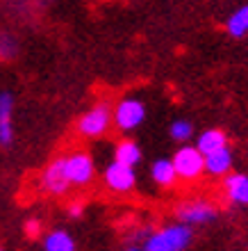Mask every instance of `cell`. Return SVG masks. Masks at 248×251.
I'll return each mask as SVG.
<instances>
[{"label":"cell","mask_w":248,"mask_h":251,"mask_svg":"<svg viewBox=\"0 0 248 251\" xmlns=\"http://www.w3.org/2000/svg\"><path fill=\"white\" fill-rule=\"evenodd\" d=\"M194 242V228L187 224H166L146 235L141 249L144 251H187Z\"/></svg>","instance_id":"cell-1"},{"label":"cell","mask_w":248,"mask_h":251,"mask_svg":"<svg viewBox=\"0 0 248 251\" xmlns=\"http://www.w3.org/2000/svg\"><path fill=\"white\" fill-rule=\"evenodd\" d=\"M112 110H114V105H112L110 100L93 103L78 119V124H75L78 135L85 139H98L103 135H107L112 128Z\"/></svg>","instance_id":"cell-2"},{"label":"cell","mask_w":248,"mask_h":251,"mask_svg":"<svg viewBox=\"0 0 248 251\" xmlns=\"http://www.w3.org/2000/svg\"><path fill=\"white\" fill-rule=\"evenodd\" d=\"M171 162H173L178 180L196 183V180H201L205 176V155L194 144H182L173 153Z\"/></svg>","instance_id":"cell-3"},{"label":"cell","mask_w":248,"mask_h":251,"mask_svg":"<svg viewBox=\"0 0 248 251\" xmlns=\"http://www.w3.org/2000/svg\"><path fill=\"white\" fill-rule=\"evenodd\" d=\"M146 103L137 96H125L112 110V124L121 132H132L146 121Z\"/></svg>","instance_id":"cell-4"},{"label":"cell","mask_w":248,"mask_h":251,"mask_svg":"<svg viewBox=\"0 0 248 251\" xmlns=\"http://www.w3.org/2000/svg\"><path fill=\"white\" fill-rule=\"evenodd\" d=\"M176 217L180 224L187 226H205L212 224L216 217H219V208L216 203H212L209 199L198 197V199H189V201H182V203L176 208Z\"/></svg>","instance_id":"cell-5"},{"label":"cell","mask_w":248,"mask_h":251,"mask_svg":"<svg viewBox=\"0 0 248 251\" xmlns=\"http://www.w3.org/2000/svg\"><path fill=\"white\" fill-rule=\"evenodd\" d=\"M64 169L71 187H87L96 178V162L87 151L64 153Z\"/></svg>","instance_id":"cell-6"},{"label":"cell","mask_w":248,"mask_h":251,"mask_svg":"<svg viewBox=\"0 0 248 251\" xmlns=\"http://www.w3.org/2000/svg\"><path fill=\"white\" fill-rule=\"evenodd\" d=\"M39 187L41 192H46L50 197H64L66 192L71 190V183L66 178L64 169V155H57L44 167V172L39 176Z\"/></svg>","instance_id":"cell-7"},{"label":"cell","mask_w":248,"mask_h":251,"mask_svg":"<svg viewBox=\"0 0 248 251\" xmlns=\"http://www.w3.org/2000/svg\"><path fill=\"white\" fill-rule=\"evenodd\" d=\"M103 183L107 190L116 192V194H128L137 185V172H135V167L121 165L116 160H112L103 169Z\"/></svg>","instance_id":"cell-8"},{"label":"cell","mask_w":248,"mask_h":251,"mask_svg":"<svg viewBox=\"0 0 248 251\" xmlns=\"http://www.w3.org/2000/svg\"><path fill=\"white\" fill-rule=\"evenodd\" d=\"M221 190L225 201L239 208H248V174L246 172H230L221 178Z\"/></svg>","instance_id":"cell-9"},{"label":"cell","mask_w":248,"mask_h":251,"mask_svg":"<svg viewBox=\"0 0 248 251\" xmlns=\"http://www.w3.org/2000/svg\"><path fill=\"white\" fill-rule=\"evenodd\" d=\"M232 167H235V153H232L230 144L205 155V174L212 176V178H223V176H228V174L232 172Z\"/></svg>","instance_id":"cell-10"},{"label":"cell","mask_w":248,"mask_h":251,"mask_svg":"<svg viewBox=\"0 0 248 251\" xmlns=\"http://www.w3.org/2000/svg\"><path fill=\"white\" fill-rule=\"evenodd\" d=\"M14 142V96L12 92H0V146H12Z\"/></svg>","instance_id":"cell-11"},{"label":"cell","mask_w":248,"mask_h":251,"mask_svg":"<svg viewBox=\"0 0 248 251\" xmlns=\"http://www.w3.org/2000/svg\"><path fill=\"white\" fill-rule=\"evenodd\" d=\"M150 178L153 183L159 187H173L178 183L176 169H173V162L171 158H157L153 165H150Z\"/></svg>","instance_id":"cell-12"},{"label":"cell","mask_w":248,"mask_h":251,"mask_svg":"<svg viewBox=\"0 0 248 251\" xmlns=\"http://www.w3.org/2000/svg\"><path fill=\"white\" fill-rule=\"evenodd\" d=\"M194 146H196L203 155H207V153L219 151L223 146H228V135H225L221 128H207V130H203L196 137V144Z\"/></svg>","instance_id":"cell-13"},{"label":"cell","mask_w":248,"mask_h":251,"mask_svg":"<svg viewBox=\"0 0 248 251\" xmlns=\"http://www.w3.org/2000/svg\"><path fill=\"white\" fill-rule=\"evenodd\" d=\"M144 158V151L141 146L135 142V139H121L116 146H114V160L121 162V165H128V167H137Z\"/></svg>","instance_id":"cell-14"},{"label":"cell","mask_w":248,"mask_h":251,"mask_svg":"<svg viewBox=\"0 0 248 251\" xmlns=\"http://www.w3.org/2000/svg\"><path fill=\"white\" fill-rule=\"evenodd\" d=\"M41 245H44V251H75L78 249L73 235L68 231H64V228H55V231L46 233Z\"/></svg>","instance_id":"cell-15"},{"label":"cell","mask_w":248,"mask_h":251,"mask_svg":"<svg viewBox=\"0 0 248 251\" xmlns=\"http://www.w3.org/2000/svg\"><path fill=\"white\" fill-rule=\"evenodd\" d=\"M225 32L232 37V39H242L248 34V5L237 7L235 12L228 16L225 21Z\"/></svg>","instance_id":"cell-16"},{"label":"cell","mask_w":248,"mask_h":251,"mask_svg":"<svg viewBox=\"0 0 248 251\" xmlns=\"http://www.w3.org/2000/svg\"><path fill=\"white\" fill-rule=\"evenodd\" d=\"M169 137L178 144H189V139L194 137V124L187 119H176L169 126Z\"/></svg>","instance_id":"cell-17"},{"label":"cell","mask_w":248,"mask_h":251,"mask_svg":"<svg viewBox=\"0 0 248 251\" xmlns=\"http://www.w3.org/2000/svg\"><path fill=\"white\" fill-rule=\"evenodd\" d=\"M19 53V41L12 34H0V60H14Z\"/></svg>","instance_id":"cell-18"},{"label":"cell","mask_w":248,"mask_h":251,"mask_svg":"<svg viewBox=\"0 0 248 251\" xmlns=\"http://www.w3.org/2000/svg\"><path fill=\"white\" fill-rule=\"evenodd\" d=\"M25 231H27V235H30V238H34V235H39L41 224H39V222H27V224H25Z\"/></svg>","instance_id":"cell-19"},{"label":"cell","mask_w":248,"mask_h":251,"mask_svg":"<svg viewBox=\"0 0 248 251\" xmlns=\"http://www.w3.org/2000/svg\"><path fill=\"white\" fill-rule=\"evenodd\" d=\"M82 212V205H71V215L75 217V215H80Z\"/></svg>","instance_id":"cell-20"},{"label":"cell","mask_w":248,"mask_h":251,"mask_svg":"<svg viewBox=\"0 0 248 251\" xmlns=\"http://www.w3.org/2000/svg\"><path fill=\"white\" fill-rule=\"evenodd\" d=\"M125 251H144V249H141V245H128Z\"/></svg>","instance_id":"cell-21"},{"label":"cell","mask_w":248,"mask_h":251,"mask_svg":"<svg viewBox=\"0 0 248 251\" xmlns=\"http://www.w3.org/2000/svg\"><path fill=\"white\" fill-rule=\"evenodd\" d=\"M0 251H5V247H0Z\"/></svg>","instance_id":"cell-22"}]
</instances>
